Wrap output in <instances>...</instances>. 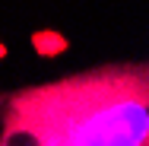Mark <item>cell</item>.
Returning a JSON list of instances; mask_svg holds the SVG:
<instances>
[{
	"label": "cell",
	"instance_id": "cell-1",
	"mask_svg": "<svg viewBox=\"0 0 149 146\" xmlns=\"http://www.w3.org/2000/svg\"><path fill=\"white\" fill-rule=\"evenodd\" d=\"M0 146H149V64H105L10 92Z\"/></svg>",
	"mask_w": 149,
	"mask_h": 146
}]
</instances>
